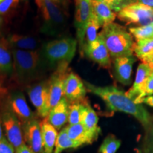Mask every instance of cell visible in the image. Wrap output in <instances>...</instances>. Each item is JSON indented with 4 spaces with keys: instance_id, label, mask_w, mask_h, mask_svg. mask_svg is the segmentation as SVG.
I'll return each mask as SVG.
<instances>
[{
    "instance_id": "obj_40",
    "label": "cell",
    "mask_w": 153,
    "mask_h": 153,
    "mask_svg": "<svg viewBox=\"0 0 153 153\" xmlns=\"http://www.w3.org/2000/svg\"><path fill=\"white\" fill-rule=\"evenodd\" d=\"M53 1H54V2H55L56 4H60L61 2H62V0H53Z\"/></svg>"
},
{
    "instance_id": "obj_20",
    "label": "cell",
    "mask_w": 153,
    "mask_h": 153,
    "mask_svg": "<svg viewBox=\"0 0 153 153\" xmlns=\"http://www.w3.org/2000/svg\"><path fill=\"white\" fill-rule=\"evenodd\" d=\"M40 125H41L44 152L45 153H53L58 135L57 130L48 122L46 118L42 120Z\"/></svg>"
},
{
    "instance_id": "obj_21",
    "label": "cell",
    "mask_w": 153,
    "mask_h": 153,
    "mask_svg": "<svg viewBox=\"0 0 153 153\" xmlns=\"http://www.w3.org/2000/svg\"><path fill=\"white\" fill-rule=\"evenodd\" d=\"M7 41L13 49L24 51H36L38 44L37 40L34 37L19 34L9 36Z\"/></svg>"
},
{
    "instance_id": "obj_2",
    "label": "cell",
    "mask_w": 153,
    "mask_h": 153,
    "mask_svg": "<svg viewBox=\"0 0 153 153\" xmlns=\"http://www.w3.org/2000/svg\"><path fill=\"white\" fill-rule=\"evenodd\" d=\"M98 36L104 41L112 59L133 55V37L122 26L113 22L103 27Z\"/></svg>"
},
{
    "instance_id": "obj_15",
    "label": "cell",
    "mask_w": 153,
    "mask_h": 153,
    "mask_svg": "<svg viewBox=\"0 0 153 153\" xmlns=\"http://www.w3.org/2000/svg\"><path fill=\"white\" fill-rule=\"evenodd\" d=\"M135 60L133 55L114 59L115 76L122 85L128 86L131 84L132 70Z\"/></svg>"
},
{
    "instance_id": "obj_28",
    "label": "cell",
    "mask_w": 153,
    "mask_h": 153,
    "mask_svg": "<svg viewBox=\"0 0 153 153\" xmlns=\"http://www.w3.org/2000/svg\"><path fill=\"white\" fill-rule=\"evenodd\" d=\"M129 31L137 41L152 39L153 38V23L139 27H131L129 28Z\"/></svg>"
},
{
    "instance_id": "obj_29",
    "label": "cell",
    "mask_w": 153,
    "mask_h": 153,
    "mask_svg": "<svg viewBox=\"0 0 153 153\" xmlns=\"http://www.w3.org/2000/svg\"><path fill=\"white\" fill-rule=\"evenodd\" d=\"M121 142L114 135H110L104 139L99 148V153H116L119 149Z\"/></svg>"
},
{
    "instance_id": "obj_34",
    "label": "cell",
    "mask_w": 153,
    "mask_h": 153,
    "mask_svg": "<svg viewBox=\"0 0 153 153\" xmlns=\"http://www.w3.org/2000/svg\"><path fill=\"white\" fill-rule=\"evenodd\" d=\"M14 146L6 137H3L0 140V153H14Z\"/></svg>"
},
{
    "instance_id": "obj_33",
    "label": "cell",
    "mask_w": 153,
    "mask_h": 153,
    "mask_svg": "<svg viewBox=\"0 0 153 153\" xmlns=\"http://www.w3.org/2000/svg\"><path fill=\"white\" fill-rule=\"evenodd\" d=\"M145 153H153V125L149 128V132L144 146Z\"/></svg>"
},
{
    "instance_id": "obj_26",
    "label": "cell",
    "mask_w": 153,
    "mask_h": 153,
    "mask_svg": "<svg viewBox=\"0 0 153 153\" xmlns=\"http://www.w3.org/2000/svg\"><path fill=\"white\" fill-rule=\"evenodd\" d=\"M100 24H99L98 19H97V16H95L94 14L91 16L90 20H89V23H88L87 28H86L85 31V46L90 44L95 41L98 36V32L99 28H100ZM84 46V48H85ZM84 49V48H83Z\"/></svg>"
},
{
    "instance_id": "obj_17",
    "label": "cell",
    "mask_w": 153,
    "mask_h": 153,
    "mask_svg": "<svg viewBox=\"0 0 153 153\" xmlns=\"http://www.w3.org/2000/svg\"><path fill=\"white\" fill-rule=\"evenodd\" d=\"M65 128L69 137L80 146L91 144L97 138V135L89 132L82 123L69 125Z\"/></svg>"
},
{
    "instance_id": "obj_1",
    "label": "cell",
    "mask_w": 153,
    "mask_h": 153,
    "mask_svg": "<svg viewBox=\"0 0 153 153\" xmlns=\"http://www.w3.org/2000/svg\"><path fill=\"white\" fill-rule=\"evenodd\" d=\"M84 83L87 90L102 99L111 111L131 115L146 129L152 126V118L146 108L142 104L134 102L118 88L114 86L98 87L87 82Z\"/></svg>"
},
{
    "instance_id": "obj_16",
    "label": "cell",
    "mask_w": 153,
    "mask_h": 153,
    "mask_svg": "<svg viewBox=\"0 0 153 153\" xmlns=\"http://www.w3.org/2000/svg\"><path fill=\"white\" fill-rule=\"evenodd\" d=\"M69 101L63 97L60 102L51 108L46 119L56 130H60L68 121Z\"/></svg>"
},
{
    "instance_id": "obj_6",
    "label": "cell",
    "mask_w": 153,
    "mask_h": 153,
    "mask_svg": "<svg viewBox=\"0 0 153 153\" xmlns=\"http://www.w3.org/2000/svg\"><path fill=\"white\" fill-rule=\"evenodd\" d=\"M118 18L127 24L145 26L153 23V9L140 3H134L120 11Z\"/></svg>"
},
{
    "instance_id": "obj_24",
    "label": "cell",
    "mask_w": 153,
    "mask_h": 153,
    "mask_svg": "<svg viewBox=\"0 0 153 153\" xmlns=\"http://www.w3.org/2000/svg\"><path fill=\"white\" fill-rule=\"evenodd\" d=\"M13 70L12 55L5 45L0 43V75H10Z\"/></svg>"
},
{
    "instance_id": "obj_3",
    "label": "cell",
    "mask_w": 153,
    "mask_h": 153,
    "mask_svg": "<svg viewBox=\"0 0 153 153\" xmlns=\"http://www.w3.org/2000/svg\"><path fill=\"white\" fill-rule=\"evenodd\" d=\"M76 40L71 38L54 40L43 45L42 57L51 68L69 65L75 55Z\"/></svg>"
},
{
    "instance_id": "obj_27",
    "label": "cell",
    "mask_w": 153,
    "mask_h": 153,
    "mask_svg": "<svg viewBox=\"0 0 153 153\" xmlns=\"http://www.w3.org/2000/svg\"><path fill=\"white\" fill-rule=\"evenodd\" d=\"M85 104L80 101L72 102L69 105L68 123L70 125H75L81 123L82 113L85 108Z\"/></svg>"
},
{
    "instance_id": "obj_30",
    "label": "cell",
    "mask_w": 153,
    "mask_h": 153,
    "mask_svg": "<svg viewBox=\"0 0 153 153\" xmlns=\"http://www.w3.org/2000/svg\"><path fill=\"white\" fill-rule=\"evenodd\" d=\"M99 1L104 2L115 13H118L128 6L136 3L137 0H99Z\"/></svg>"
},
{
    "instance_id": "obj_31",
    "label": "cell",
    "mask_w": 153,
    "mask_h": 153,
    "mask_svg": "<svg viewBox=\"0 0 153 153\" xmlns=\"http://www.w3.org/2000/svg\"><path fill=\"white\" fill-rule=\"evenodd\" d=\"M152 94H153V72H151L150 75L149 76L146 82H145L144 85L141 88L138 97L135 101V103L139 104V101L143 98Z\"/></svg>"
},
{
    "instance_id": "obj_7",
    "label": "cell",
    "mask_w": 153,
    "mask_h": 153,
    "mask_svg": "<svg viewBox=\"0 0 153 153\" xmlns=\"http://www.w3.org/2000/svg\"><path fill=\"white\" fill-rule=\"evenodd\" d=\"M76 13L74 26L76 30V36L81 50L85 46V31L87 24L93 14V8L91 0H75Z\"/></svg>"
},
{
    "instance_id": "obj_42",
    "label": "cell",
    "mask_w": 153,
    "mask_h": 153,
    "mask_svg": "<svg viewBox=\"0 0 153 153\" xmlns=\"http://www.w3.org/2000/svg\"><path fill=\"white\" fill-rule=\"evenodd\" d=\"M4 1V0H0V3H1V1Z\"/></svg>"
},
{
    "instance_id": "obj_38",
    "label": "cell",
    "mask_w": 153,
    "mask_h": 153,
    "mask_svg": "<svg viewBox=\"0 0 153 153\" xmlns=\"http://www.w3.org/2000/svg\"><path fill=\"white\" fill-rule=\"evenodd\" d=\"M148 65L151 69V72H153V57L148 62Z\"/></svg>"
},
{
    "instance_id": "obj_41",
    "label": "cell",
    "mask_w": 153,
    "mask_h": 153,
    "mask_svg": "<svg viewBox=\"0 0 153 153\" xmlns=\"http://www.w3.org/2000/svg\"><path fill=\"white\" fill-rule=\"evenodd\" d=\"M2 22H3V19L1 17V15H0V28H1V25H2Z\"/></svg>"
},
{
    "instance_id": "obj_5",
    "label": "cell",
    "mask_w": 153,
    "mask_h": 153,
    "mask_svg": "<svg viewBox=\"0 0 153 153\" xmlns=\"http://www.w3.org/2000/svg\"><path fill=\"white\" fill-rule=\"evenodd\" d=\"M43 19L42 31L54 35L64 23L65 19L57 4L53 0H35Z\"/></svg>"
},
{
    "instance_id": "obj_4",
    "label": "cell",
    "mask_w": 153,
    "mask_h": 153,
    "mask_svg": "<svg viewBox=\"0 0 153 153\" xmlns=\"http://www.w3.org/2000/svg\"><path fill=\"white\" fill-rule=\"evenodd\" d=\"M13 66L17 79L27 82L34 79L38 73L41 57L37 51L13 49Z\"/></svg>"
},
{
    "instance_id": "obj_19",
    "label": "cell",
    "mask_w": 153,
    "mask_h": 153,
    "mask_svg": "<svg viewBox=\"0 0 153 153\" xmlns=\"http://www.w3.org/2000/svg\"><path fill=\"white\" fill-rule=\"evenodd\" d=\"M92 4L93 12L98 19L101 27L114 22L116 14L103 1L99 0H91Z\"/></svg>"
},
{
    "instance_id": "obj_35",
    "label": "cell",
    "mask_w": 153,
    "mask_h": 153,
    "mask_svg": "<svg viewBox=\"0 0 153 153\" xmlns=\"http://www.w3.org/2000/svg\"><path fill=\"white\" fill-rule=\"evenodd\" d=\"M147 104L151 107H153V96H148V97H145L144 98H143L139 101V104Z\"/></svg>"
},
{
    "instance_id": "obj_18",
    "label": "cell",
    "mask_w": 153,
    "mask_h": 153,
    "mask_svg": "<svg viewBox=\"0 0 153 153\" xmlns=\"http://www.w3.org/2000/svg\"><path fill=\"white\" fill-rule=\"evenodd\" d=\"M151 74L150 66L146 63H140L137 67L135 82L129 91L126 93V96L132 99L134 102L138 97L141 88Z\"/></svg>"
},
{
    "instance_id": "obj_14",
    "label": "cell",
    "mask_w": 153,
    "mask_h": 153,
    "mask_svg": "<svg viewBox=\"0 0 153 153\" xmlns=\"http://www.w3.org/2000/svg\"><path fill=\"white\" fill-rule=\"evenodd\" d=\"M24 140L35 153H42L43 150V138L40 123L37 120H30L24 124Z\"/></svg>"
},
{
    "instance_id": "obj_10",
    "label": "cell",
    "mask_w": 153,
    "mask_h": 153,
    "mask_svg": "<svg viewBox=\"0 0 153 153\" xmlns=\"http://www.w3.org/2000/svg\"><path fill=\"white\" fill-rule=\"evenodd\" d=\"M2 124L6 138L14 146L15 150L25 144L20 121L11 111H5L3 113Z\"/></svg>"
},
{
    "instance_id": "obj_11",
    "label": "cell",
    "mask_w": 153,
    "mask_h": 153,
    "mask_svg": "<svg viewBox=\"0 0 153 153\" xmlns=\"http://www.w3.org/2000/svg\"><path fill=\"white\" fill-rule=\"evenodd\" d=\"M87 89L84 82L77 74L68 72L64 85V97L71 102L82 101L85 99Z\"/></svg>"
},
{
    "instance_id": "obj_32",
    "label": "cell",
    "mask_w": 153,
    "mask_h": 153,
    "mask_svg": "<svg viewBox=\"0 0 153 153\" xmlns=\"http://www.w3.org/2000/svg\"><path fill=\"white\" fill-rule=\"evenodd\" d=\"M21 0H4L0 3V15L8 13L11 9L14 8Z\"/></svg>"
},
{
    "instance_id": "obj_9",
    "label": "cell",
    "mask_w": 153,
    "mask_h": 153,
    "mask_svg": "<svg viewBox=\"0 0 153 153\" xmlns=\"http://www.w3.org/2000/svg\"><path fill=\"white\" fill-rule=\"evenodd\" d=\"M28 97L35 106L38 115L43 118L47 117L51 108L49 104L48 82H41L29 88Z\"/></svg>"
},
{
    "instance_id": "obj_37",
    "label": "cell",
    "mask_w": 153,
    "mask_h": 153,
    "mask_svg": "<svg viewBox=\"0 0 153 153\" xmlns=\"http://www.w3.org/2000/svg\"><path fill=\"white\" fill-rule=\"evenodd\" d=\"M137 2L142 4L153 9V0H137Z\"/></svg>"
},
{
    "instance_id": "obj_13",
    "label": "cell",
    "mask_w": 153,
    "mask_h": 153,
    "mask_svg": "<svg viewBox=\"0 0 153 153\" xmlns=\"http://www.w3.org/2000/svg\"><path fill=\"white\" fill-rule=\"evenodd\" d=\"M10 111L18 118L21 123L25 124L34 119V115L26 102L24 95L20 91H15L9 99Z\"/></svg>"
},
{
    "instance_id": "obj_22",
    "label": "cell",
    "mask_w": 153,
    "mask_h": 153,
    "mask_svg": "<svg viewBox=\"0 0 153 153\" xmlns=\"http://www.w3.org/2000/svg\"><path fill=\"white\" fill-rule=\"evenodd\" d=\"M98 121L99 118L93 108L89 105L85 104L80 123L85 126L89 132L98 137L101 133L100 128L98 126Z\"/></svg>"
},
{
    "instance_id": "obj_36",
    "label": "cell",
    "mask_w": 153,
    "mask_h": 153,
    "mask_svg": "<svg viewBox=\"0 0 153 153\" xmlns=\"http://www.w3.org/2000/svg\"><path fill=\"white\" fill-rule=\"evenodd\" d=\"M16 152V153H35L29 146H28L26 144L23 145L22 147L17 149Z\"/></svg>"
},
{
    "instance_id": "obj_12",
    "label": "cell",
    "mask_w": 153,
    "mask_h": 153,
    "mask_svg": "<svg viewBox=\"0 0 153 153\" xmlns=\"http://www.w3.org/2000/svg\"><path fill=\"white\" fill-rule=\"evenodd\" d=\"M83 51L89 59L100 66L105 68H110L111 57L104 41L99 36L94 41L85 45Z\"/></svg>"
},
{
    "instance_id": "obj_8",
    "label": "cell",
    "mask_w": 153,
    "mask_h": 153,
    "mask_svg": "<svg viewBox=\"0 0 153 153\" xmlns=\"http://www.w3.org/2000/svg\"><path fill=\"white\" fill-rule=\"evenodd\" d=\"M68 65H62L56 68L48 82L50 108H53L60 102L64 96V85L68 74Z\"/></svg>"
},
{
    "instance_id": "obj_39",
    "label": "cell",
    "mask_w": 153,
    "mask_h": 153,
    "mask_svg": "<svg viewBox=\"0 0 153 153\" xmlns=\"http://www.w3.org/2000/svg\"><path fill=\"white\" fill-rule=\"evenodd\" d=\"M3 137V133H2V127H1V123H0V140Z\"/></svg>"
},
{
    "instance_id": "obj_25",
    "label": "cell",
    "mask_w": 153,
    "mask_h": 153,
    "mask_svg": "<svg viewBox=\"0 0 153 153\" xmlns=\"http://www.w3.org/2000/svg\"><path fill=\"white\" fill-rule=\"evenodd\" d=\"M81 146L77 143H74L69 137L68 133H67L66 128H65L57 135L54 153H60L62 151L66 150V149L77 148Z\"/></svg>"
},
{
    "instance_id": "obj_23",
    "label": "cell",
    "mask_w": 153,
    "mask_h": 153,
    "mask_svg": "<svg viewBox=\"0 0 153 153\" xmlns=\"http://www.w3.org/2000/svg\"><path fill=\"white\" fill-rule=\"evenodd\" d=\"M133 53L143 63L148 64L153 57V38L137 41L134 45Z\"/></svg>"
}]
</instances>
